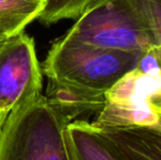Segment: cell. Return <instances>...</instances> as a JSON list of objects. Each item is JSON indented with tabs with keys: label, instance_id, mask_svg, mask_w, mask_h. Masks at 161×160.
Listing matches in <instances>:
<instances>
[{
	"label": "cell",
	"instance_id": "obj_3",
	"mask_svg": "<svg viewBox=\"0 0 161 160\" xmlns=\"http://www.w3.org/2000/svg\"><path fill=\"white\" fill-rule=\"evenodd\" d=\"M93 125L147 126L161 116V47L153 46L140 55L135 68L104 96Z\"/></svg>",
	"mask_w": 161,
	"mask_h": 160
},
{
	"label": "cell",
	"instance_id": "obj_12",
	"mask_svg": "<svg viewBox=\"0 0 161 160\" xmlns=\"http://www.w3.org/2000/svg\"><path fill=\"white\" fill-rule=\"evenodd\" d=\"M7 115H8V113H4V112H0V128H1L2 123H3L4 119L7 118Z\"/></svg>",
	"mask_w": 161,
	"mask_h": 160
},
{
	"label": "cell",
	"instance_id": "obj_11",
	"mask_svg": "<svg viewBox=\"0 0 161 160\" xmlns=\"http://www.w3.org/2000/svg\"><path fill=\"white\" fill-rule=\"evenodd\" d=\"M32 21V18L28 17H0V42H4L23 32L24 28Z\"/></svg>",
	"mask_w": 161,
	"mask_h": 160
},
{
	"label": "cell",
	"instance_id": "obj_7",
	"mask_svg": "<svg viewBox=\"0 0 161 160\" xmlns=\"http://www.w3.org/2000/svg\"><path fill=\"white\" fill-rule=\"evenodd\" d=\"M70 160H123L92 123L76 120L66 128Z\"/></svg>",
	"mask_w": 161,
	"mask_h": 160
},
{
	"label": "cell",
	"instance_id": "obj_8",
	"mask_svg": "<svg viewBox=\"0 0 161 160\" xmlns=\"http://www.w3.org/2000/svg\"><path fill=\"white\" fill-rule=\"evenodd\" d=\"M94 0H44V9L38 20L52 24L64 19H77Z\"/></svg>",
	"mask_w": 161,
	"mask_h": 160
},
{
	"label": "cell",
	"instance_id": "obj_9",
	"mask_svg": "<svg viewBox=\"0 0 161 160\" xmlns=\"http://www.w3.org/2000/svg\"><path fill=\"white\" fill-rule=\"evenodd\" d=\"M44 0H0V17H28L37 19L44 9Z\"/></svg>",
	"mask_w": 161,
	"mask_h": 160
},
{
	"label": "cell",
	"instance_id": "obj_6",
	"mask_svg": "<svg viewBox=\"0 0 161 160\" xmlns=\"http://www.w3.org/2000/svg\"><path fill=\"white\" fill-rule=\"evenodd\" d=\"M97 130L112 144L123 160H161V116L153 125L115 126Z\"/></svg>",
	"mask_w": 161,
	"mask_h": 160
},
{
	"label": "cell",
	"instance_id": "obj_2",
	"mask_svg": "<svg viewBox=\"0 0 161 160\" xmlns=\"http://www.w3.org/2000/svg\"><path fill=\"white\" fill-rule=\"evenodd\" d=\"M69 122L44 94L15 108L0 128V160H70Z\"/></svg>",
	"mask_w": 161,
	"mask_h": 160
},
{
	"label": "cell",
	"instance_id": "obj_5",
	"mask_svg": "<svg viewBox=\"0 0 161 160\" xmlns=\"http://www.w3.org/2000/svg\"><path fill=\"white\" fill-rule=\"evenodd\" d=\"M42 69L33 37L21 32L0 49V112L12 110L42 94Z\"/></svg>",
	"mask_w": 161,
	"mask_h": 160
},
{
	"label": "cell",
	"instance_id": "obj_10",
	"mask_svg": "<svg viewBox=\"0 0 161 160\" xmlns=\"http://www.w3.org/2000/svg\"><path fill=\"white\" fill-rule=\"evenodd\" d=\"M155 36L157 46L161 47V0H138Z\"/></svg>",
	"mask_w": 161,
	"mask_h": 160
},
{
	"label": "cell",
	"instance_id": "obj_4",
	"mask_svg": "<svg viewBox=\"0 0 161 160\" xmlns=\"http://www.w3.org/2000/svg\"><path fill=\"white\" fill-rule=\"evenodd\" d=\"M86 44L142 54L157 46L138 0H94L66 33Z\"/></svg>",
	"mask_w": 161,
	"mask_h": 160
},
{
	"label": "cell",
	"instance_id": "obj_1",
	"mask_svg": "<svg viewBox=\"0 0 161 160\" xmlns=\"http://www.w3.org/2000/svg\"><path fill=\"white\" fill-rule=\"evenodd\" d=\"M140 55L101 48L65 34L52 45L44 62L47 87L74 94L99 112L105 93L137 66Z\"/></svg>",
	"mask_w": 161,
	"mask_h": 160
}]
</instances>
